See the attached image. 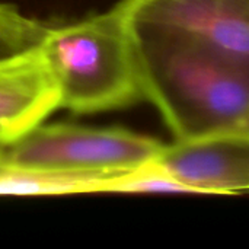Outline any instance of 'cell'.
<instances>
[{"mask_svg": "<svg viewBox=\"0 0 249 249\" xmlns=\"http://www.w3.org/2000/svg\"><path fill=\"white\" fill-rule=\"evenodd\" d=\"M47 28L16 6L0 3V63L36 51Z\"/></svg>", "mask_w": 249, "mask_h": 249, "instance_id": "cell-7", "label": "cell"}, {"mask_svg": "<svg viewBox=\"0 0 249 249\" xmlns=\"http://www.w3.org/2000/svg\"><path fill=\"white\" fill-rule=\"evenodd\" d=\"M57 109V90L38 50L0 63V158Z\"/></svg>", "mask_w": 249, "mask_h": 249, "instance_id": "cell-6", "label": "cell"}, {"mask_svg": "<svg viewBox=\"0 0 249 249\" xmlns=\"http://www.w3.org/2000/svg\"><path fill=\"white\" fill-rule=\"evenodd\" d=\"M155 168L187 193H248L249 131L165 144Z\"/></svg>", "mask_w": 249, "mask_h": 249, "instance_id": "cell-4", "label": "cell"}, {"mask_svg": "<svg viewBox=\"0 0 249 249\" xmlns=\"http://www.w3.org/2000/svg\"><path fill=\"white\" fill-rule=\"evenodd\" d=\"M127 26L143 96L156 107L175 140L248 127L249 58L178 29L130 22Z\"/></svg>", "mask_w": 249, "mask_h": 249, "instance_id": "cell-1", "label": "cell"}, {"mask_svg": "<svg viewBox=\"0 0 249 249\" xmlns=\"http://www.w3.org/2000/svg\"><path fill=\"white\" fill-rule=\"evenodd\" d=\"M130 23L178 29L249 58V0H120Z\"/></svg>", "mask_w": 249, "mask_h": 249, "instance_id": "cell-5", "label": "cell"}, {"mask_svg": "<svg viewBox=\"0 0 249 249\" xmlns=\"http://www.w3.org/2000/svg\"><path fill=\"white\" fill-rule=\"evenodd\" d=\"M245 130H248V131H249V124H248V127H247V128H245Z\"/></svg>", "mask_w": 249, "mask_h": 249, "instance_id": "cell-9", "label": "cell"}, {"mask_svg": "<svg viewBox=\"0 0 249 249\" xmlns=\"http://www.w3.org/2000/svg\"><path fill=\"white\" fill-rule=\"evenodd\" d=\"M163 143L123 127L41 123L0 158L6 172L63 179L79 190H114L155 166Z\"/></svg>", "mask_w": 249, "mask_h": 249, "instance_id": "cell-3", "label": "cell"}, {"mask_svg": "<svg viewBox=\"0 0 249 249\" xmlns=\"http://www.w3.org/2000/svg\"><path fill=\"white\" fill-rule=\"evenodd\" d=\"M38 53L55 86L58 108L98 114L144 99L120 1L107 12L48 26Z\"/></svg>", "mask_w": 249, "mask_h": 249, "instance_id": "cell-2", "label": "cell"}, {"mask_svg": "<svg viewBox=\"0 0 249 249\" xmlns=\"http://www.w3.org/2000/svg\"><path fill=\"white\" fill-rule=\"evenodd\" d=\"M3 172H6V171H4V169H3V168L0 166V174H3Z\"/></svg>", "mask_w": 249, "mask_h": 249, "instance_id": "cell-8", "label": "cell"}]
</instances>
